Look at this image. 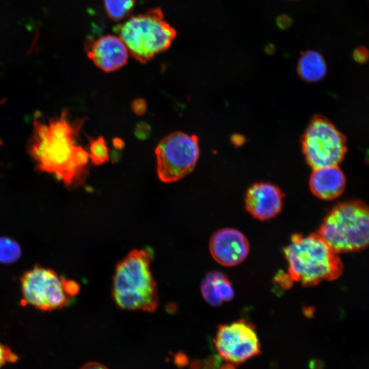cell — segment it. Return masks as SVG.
I'll use <instances>...</instances> for the list:
<instances>
[{
  "label": "cell",
  "instance_id": "cell-10",
  "mask_svg": "<svg viewBox=\"0 0 369 369\" xmlns=\"http://www.w3.org/2000/svg\"><path fill=\"white\" fill-rule=\"evenodd\" d=\"M209 249L217 262L226 266H234L247 257L249 244L246 236L239 230L223 228L212 235Z\"/></svg>",
  "mask_w": 369,
  "mask_h": 369
},
{
  "label": "cell",
  "instance_id": "cell-23",
  "mask_svg": "<svg viewBox=\"0 0 369 369\" xmlns=\"http://www.w3.org/2000/svg\"><path fill=\"white\" fill-rule=\"evenodd\" d=\"M79 369H109L106 366L96 361H90L83 365Z\"/></svg>",
  "mask_w": 369,
  "mask_h": 369
},
{
  "label": "cell",
  "instance_id": "cell-21",
  "mask_svg": "<svg viewBox=\"0 0 369 369\" xmlns=\"http://www.w3.org/2000/svg\"><path fill=\"white\" fill-rule=\"evenodd\" d=\"M353 57L357 62H364L369 57V52L367 49L360 46L354 51Z\"/></svg>",
  "mask_w": 369,
  "mask_h": 369
},
{
  "label": "cell",
  "instance_id": "cell-8",
  "mask_svg": "<svg viewBox=\"0 0 369 369\" xmlns=\"http://www.w3.org/2000/svg\"><path fill=\"white\" fill-rule=\"evenodd\" d=\"M301 146L308 164L313 169L338 165L346 152L344 135L320 115L309 122L301 137Z\"/></svg>",
  "mask_w": 369,
  "mask_h": 369
},
{
  "label": "cell",
  "instance_id": "cell-2",
  "mask_svg": "<svg viewBox=\"0 0 369 369\" xmlns=\"http://www.w3.org/2000/svg\"><path fill=\"white\" fill-rule=\"evenodd\" d=\"M152 252L148 249L131 251L115 266L112 297L124 310L154 312L159 305L156 283L151 271Z\"/></svg>",
  "mask_w": 369,
  "mask_h": 369
},
{
  "label": "cell",
  "instance_id": "cell-1",
  "mask_svg": "<svg viewBox=\"0 0 369 369\" xmlns=\"http://www.w3.org/2000/svg\"><path fill=\"white\" fill-rule=\"evenodd\" d=\"M82 124V120L70 122L66 111L57 118L33 120L29 152L39 170L54 175L67 187L82 182L90 159L76 141Z\"/></svg>",
  "mask_w": 369,
  "mask_h": 369
},
{
  "label": "cell",
  "instance_id": "cell-15",
  "mask_svg": "<svg viewBox=\"0 0 369 369\" xmlns=\"http://www.w3.org/2000/svg\"><path fill=\"white\" fill-rule=\"evenodd\" d=\"M327 64L323 56L318 51H302L297 64V71L300 78L305 82H317L327 73Z\"/></svg>",
  "mask_w": 369,
  "mask_h": 369
},
{
  "label": "cell",
  "instance_id": "cell-9",
  "mask_svg": "<svg viewBox=\"0 0 369 369\" xmlns=\"http://www.w3.org/2000/svg\"><path fill=\"white\" fill-rule=\"evenodd\" d=\"M213 342L219 356L235 365L262 353L256 327L243 319L220 325Z\"/></svg>",
  "mask_w": 369,
  "mask_h": 369
},
{
  "label": "cell",
  "instance_id": "cell-7",
  "mask_svg": "<svg viewBox=\"0 0 369 369\" xmlns=\"http://www.w3.org/2000/svg\"><path fill=\"white\" fill-rule=\"evenodd\" d=\"M156 172L165 183L176 182L190 174L200 156L197 137L174 132L159 143L155 150Z\"/></svg>",
  "mask_w": 369,
  "mask_h": 369
},
{
  "label": "cell",
  "instance_id": "cell-3",
  "mask_svg": "<svg viewBox=\"0 0 369 369\" xmlns=\"http://www.w3.org/2000/svg\"><path fill=\"white\" fill-rule=\"evenodd\" d=\"M284 254L292 282L306 287L336 279L342 273L338 254L317 232L293 234Z\"/></svg>",
  "mask_w": 369,
  "mask_h": 369
},
{
  "label": "cell",
  "instance_id": "cell-19",
  "mask_svg": "<svg viewBox=\"0 0 369 369\" xmlns=\"http://www.w3.org/2000/svg\"><path fill=\"white\" fill-rule=\"evenodd\" d=\"M18 358V355L8 346L0 342V369L8 363L16 361Z\"/></svg>",
  "mask_w": 369,
  "mask_h": 369
},
{
  "label": "cell",
  "instance_id": "cell-4",
  "mask_svg": "<svg viewBox=\"0 0 369 369\" xmlns=\"http://www.w3.org/2000/svg\"><path fill=\"white\" fill-rule=\"evenodd\" d=\"M338 254L369 246V206L359 201L338 204L325 216L317 232Z\"/></svg>",
  "mask_w": 369,
  "mask_h": 369
},
{
  "label": "cell",
  "instance_id": "cell-12",
  "mask_svg": "<svg viewBox=\"0 0 369 369\" xmlns=\"http://www.w3.org/2000/svg\"><path fill=\"white\" fill-rule=\"evenodd\" d=\"M128 51L119 36L105 35L97 40L87 50V55L98 68L105 72L119 70L126 65Z\"/></svg>",
  "mask_w": 369,
  "mask_h": 369
},
{
  "label": "cell",
  "instance_id": "cell-27",
  "mask_svg": "<svg viewBox=\"0 0 369 369\" xmlns=\"http://www.w3.org/2000/svg\"><path fill=\"white\" fill-rule=\"evenodd\" d=\"M197 369H204V368H197Z\"/></svg>",
  "mask_w": 369,
  "mask_h": 369
},
{
  "label": "cell",
  "instance_id": "cell-22",
  "mask_svg": "<svg viewBox=\"0 0 369 369\" xmlns=\"http://www.w3.org/2000/svg\"><path fill=\"white\" fill-rule=\"evenodd\" d=\"M292 22L291 18L286 14L279 16L276 20L277 26L282 29L288 28Z\"/></svg>",
  "mask_w": 369,
  "mask_h": 369
},
{
  "label": "cell",
  "instance_id": "cell-20",
  "mask_svg": "<svg viewBox=\"0 0 369 369\" xmlns=\"http://www.w3.org/2000/svg\"><path fill=\"white\" fill-rule=\"evenodd\" d=\"M131 109L136 115H141L146 112L147 105L144 99L137 98L133 101Z\"/></svg>",
  "mask_w": 369,
  "mask_h": 369
},
{
  "label": "cell",
  "instance_id": "cell-13",
  "mask_svg": "<svg viewBox=\"0 0 369 369\" xmlns=\"http://www.w3.org/2000/svg\"><path fill=\"white\" fill-rule=\"evenodd\" d=\"M345 184V176L337 165L313 169L309 180L312 193L324 200H332L339 197Z\"/></svg>",
  "mask_w": 369,
  "mask_h": 369
},
{
  "label": "cell",
  "instance_id": "cell-24",
  "mask_svg": "<svg viewBox=\"0 0 369 369\" xmlns=\"http://www.w3.org/2000/svg\"><path fill=\"white\" fill-rule=\"evenodd\" d=\"M219 369H236L235 364L230 362H227L223 366H220Z\"/></svg>",
  "mask_w": 369,
  "mask_h": 369
},
{
  "label": "cell",
  "instance_id": "cell-14",
  "mask_svg": "<svg viewBox=\"0 0 369 369\" xmlns=\"http://www.w3.org/2000/svg\"><path fill=\"white\" fill-rule=\"evenodd\" d=\"M200 290L204 300L214 307L231 301L234 296L230 279L220 271L208 273L202 281Z\"/></svg>",
  "mask_w": 369,
  "mask_h": 369
},
{
  "label": "cell",
  "instance_id": "cell-16",
  "mask_svg": "<svg viewBox=\"0 0 369 369\" xmlns=\"http://www.w3.org/2000/svg\"><path fill=\"white\" fill-rule=\"evenodd\" d=\"M107 16L118 21L130 15L135 5V0H103Z\"/></svg>",
  "mask_w": 369,
  "mask_h": 369
},
{
  "label": "cell",
  "instance_id": "cell-5",
  "mask_svg": "<svg viewBox=\"0 0 369 369\" xmlns=\"http://www.w3.org/2000/svg\"><path fill=\"white\" fill-rule=\"evenodd\" d=\"M118 33L128 53L141 64L167 50L177 36L160 8L131 16L119 26Z\"/></svg>",
  "mask_w": 369,
  "mask_h": 369
},
{
  "label": "cell",
  "instance_id": "cell-11",
  "mask_svg": "<svg viewBox=\"0 0 369 369\" xmlns=\"http://www.w3.org/2000/svg\"><path fill=\"white\" fill-rule=\"evenodd\" d=\"M284 197L282 190L276 185L266 182H256L247 190L245 208L254 218L269 220L282 211Z\"/></svg>",
  "mask_w": 369,
  "mask_h": 369
},
{
  "label": "cell",
  "instance_id": "cell-6",
  "mask_svg": "<svg viewBox=\"0 0 369 369\" xmlns=\"http://www.w3.org/2000/svg\"><path fill=\"white\" fill-rule=\"evenodd\" d=\"M23 301L42 311H52L68 305L79 292L74 280L63 278L53 269L37 265L20 279Z\"/></svg>",
  "mask_w": 369,
  "mask_h": 369
},
{
  "label": "cell",
  "instance_id": "cell-25",
  "mask_svg": "<svg viewBox=\"0 0 369 369\" xmlns=\"http://www.w3.org/2000/svg\"><path fill=\"white\" fill-rule=\"evenodd\" d=\"M121 144H123V141H122L120 139H115L113 140V145L115 146V147L120 148L122 147Z\"/></svg>",
  "mask_w": 369,
  "mask_h": 369
},
{
  "label": "cell",
  "instance_id": "cell-17",
  "mask_svg": "<svg viewBox=\"0 0 369 369\" xmlns=\"http://www.w3.org/2000/svg\"><path fill=\"white\" fill-rule=\"evenodd\" d=\"M20 255L21 249L16 241L6 236H0V262H14Z\"/></svg>",
  "mask_w": 369,
  "mask_h": 369
},
{
  "label": "cell",
  "instance_id": "cell-26",
  "mask_svg": "<svg viewBox=\"0 0 369 369\" xmlns=\"http://www.w3.org/2000/svg\"><path fill=\"white\" fill-rule=\"evenodd\" d=\"M289 1H295V0H289Z\"/></svg>",
  "mask_w": 369,
  "mask_h": 369
},
{
  "label": "cell",
  "instance_id": "cell-18",
  "mask_svg": "<svg viewBox=\"0 0 369 369\" xmlns=\"http://www.w3.org/2000/svg\"><path fill=\"white\" fill-rule=\"evenodd\" d=\"M89 158L94 165H100L109 160V149L104 137H99L90 141Z\"/></svg>",
  "mask_w": 369,
  "mask_h": 369
}]
</instances>
